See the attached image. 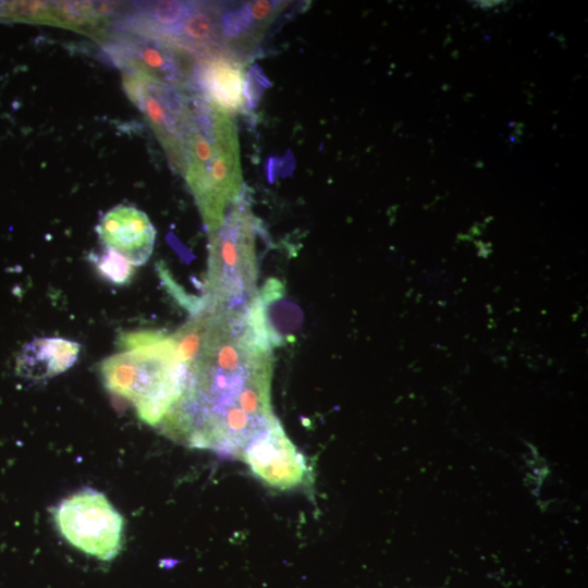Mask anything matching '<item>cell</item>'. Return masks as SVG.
<instances>
[{
  "mask_svg": "<svg viewBox=\"0 0 588 588\" xmlns=\"http://www.w3.org/2000/svg\"><path fill=\"white\" fill-rule=\"evenodd\" d=\"M173 338L181 392L157 428L186 446L244 462L282 427L271 405L277 336L261 296L238 306L201 298Z\"/></svg>",
  "mask_w": 588,
  "mask_h": 588,
  "instance_id": "1",
  "label": "cell"
},
{
  "mask_svg": "<svg viewBox=\"0 0 588 588\" xmlns=\"http://www.w3.org/2000/svg\"><path fill=\"white\" fill-rule=\"evenodd\" d=\"M119 340L123 351L101 363L103 384L111 393L132 402L144 422L158 427L181 389L183 365L173 335L136 331Z\"/></svg>",
  "mask_w": 588,
  "mask_h": 588,
  "instance_id": "2",
  "label": "cell"
},
{
  "mask_svg": "<svg viewBox=\"0 0 588 588\" xmlns=\"http://www.w3.org/2000/svg\"><path fill=\"white\" fill-rule=\"evenodd\" d=\"M259 221L245 193L229 209L222 224L209 233L204 299L238 306L258 297L256 234Z\"/></svg>",
  "mask_w": 588,
  "mask_h": 588,
  "instance_id": "3",
  "label": "cell"
},
{
  "mask_svg": "<svg viewBox=\"0 0 588 588\" xmlns=\"http://www.w3.org/2000/svg\"><path fill=\"white\" fill-rule=\"evenodd\" d=\"M53 518L62 537L88 555L110 561L122 548L123 517L95 489H82L63 499L54 509Z\"/></svg>",
  "mask_w": 588,
  "mask_h": 588,
  "instance_id": "4",
  "label": "cell"
},
{
  "mask_svg": "<svg viewBox=\"0 0 588 588\" xmlns=\"http://www.w3.org/2000/svg\"><path fill=\"white\" fill-rule=\"evenodd\" d=\"M127 96L146 117L173 166L181 172L193 124L192 94L187 89L124 73Z\"/></svg>",
  "mask_w": 588,
  "mask_h": 588,
  "instance_id": "5",
  "label": "cell"
},
{
  "mask_svg": "<svg viewBox=\"0 0 588 588\" xmlns=\"http://www.w3.org/2000/svg\"><path fill=\"white\" fill-rule=\"evenodd\" d=\"M105 49L124 73L184 89L192 85L188 54L166 40L120 29Z\"/></svg>",
  "mask_w": 588,
  "mask_h": 588,
  "instance_id": "6",
  "label": "cell"
},
{
  "mask_svg": "<svg viewBox=\"0 0 588 588\" xmlns=\"http://www.w3.org/2000/svg\"><path fill=\"white\" fill-rule=\"evenodd\" d=\"M192 84L215 110L228 115L241 113L248 106L244 62L225 53L196 60Z\"/></svg>",
  "mask_w": 588,
  "mask_h": 588,
  "instance_id": "7",
  "label": "cell"
},
{
  "mask_svg": "<svg viewBox=\"0 0 588 588\" xmlns=\"http://www.w3.org/2000/svg\"><path fill=\"white\" fill-rule=\"evenodd\" d=\"M287 4L257 0L223 5L221 24L226 53L244 62Z\"/></svg>",
  "mask_w": 588,
  "mask_h": 588,
  "instance_id": "8",
  "label": "cell"
},
{
  "mask_svg": "<svg viewBox=\"0 0 588 588\" xmlns=\"http://www.w3.org/2000/svg\"><path fill=\"white\" fill-rule=\"evenodd\" d=\"M97 232L108 249L133 266L144 265L152 254L156 231L147 215L132 206H117L100 220Z\"/></svg>",
  "mask_w": 588,
  "mask_h": 588,
  "instance_id": "9",
  "label": "cell"
},
{
  "mask_svg": "<svg viewBox=\"0 0 588 588\" xmlns=\"http://www.w3.org/2000/svg\"><path fill=\"white\" fill-rule=\"evenodd\" d=\"M223 5L194 2V5L169 41L196 60L226 53L222 35Z\"/></svg>",
  "mask_w": 588,
  "mask_h": 588,
  "instance_id": "10",
  "label": "cell"
},
{
  "mask_svg": "<svg viewBox=\"0 0 588 588\" xmlns=\"http://www.w3.org/2000/svg\"><path fill=\"white\" fill-rule=\"evenodd\" d=\"M81 344L62 338H36L28 342L16 358V372L33 381L49 380L77 360Z\"/></svg>",
  "mask_w": 588,
  "mask_h": 588,
  "instance_id": "11",
  "label": "cell"
},
{
  "mask_svg": "<svg viewBox=\"0 0 588 588\" xmlns=\"http://www.w3.org/2000/svg\"><path fill=\"white\" fill-rule=\"evenodd\" d=\"M192 1H151L136 4L120 22V29L170 41L191 12Z\"/></svg>",
  "mask_w": 588,
  "mask_h": 588,
  "instance_id": "12",
  "label": "cell"
},
{
  "mask_svg": "<svg viewBox=\"0 0 588 588\" xmlns=\"http://www.w3.org/2000/svg\"><path fill=\"white\" fill-rule=\"evenodd\" d=\"M94 261L99 274L112 284H126L134 274V266L110 249L96 257Z\"/></svg>",
  "mask_w": 588,
  "mask_h": 588,
  "instance_id": "13",
  "label": "cell"
}]
</instances>
